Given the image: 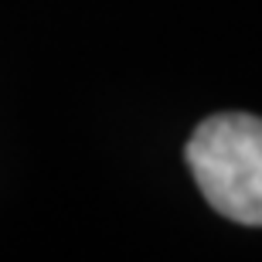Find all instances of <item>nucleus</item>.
Wrapping results in <instances>:
<instances>
[{
	"instance_id": "nucleus-1",
	"label": "nucleus",
	"mask_w": 262,
	"mask_h": 262,
	"mask_svg": "<svg viewBox=\"0 0 262 262\" xmlns=\"http://www.w3.org/2000/svg\"><path fill=\"white\" fill-rule=\"evenodd\" d=\"M187 167L218 214L262 228V119L218 113L187 140Z\"/></svg>"
}]
</instances>
